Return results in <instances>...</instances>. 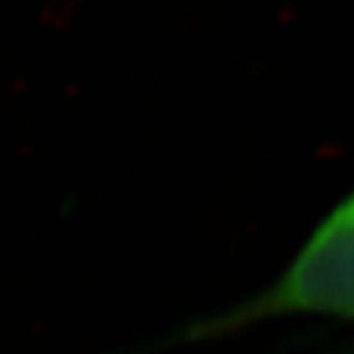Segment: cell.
<instances>
[{"mask_svg":"<svg viewBox=\"0 0 354 354\" xmlns=\"http://www.w3.org/2000/svg\"><path fill=\"white\" fill-rule=\"evenodd\" d=\"M290 313L354 320V194L317 225L272 288L214 320L207 331L239 329Z\"/></svg>","mask_w":354,"mask_h":354,"instance_id":"1","label":"cell"}]
</instances>
